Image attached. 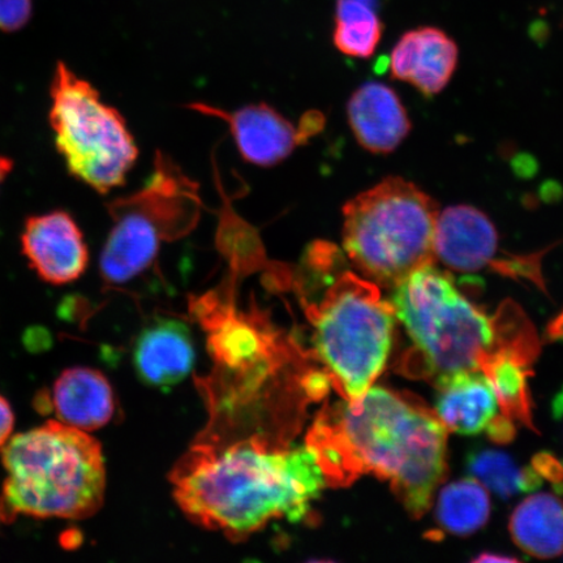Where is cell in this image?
Returning <instances> with one entry per match:
<instances>
[{
	"label": "cell",
	"mask_w": 563,
	"mask_h": 563,
	"mask_svg": "<svg viewBox=\"0 0 563 563\" xmlns=\"http://www.w3.org/2000/svg\"><path fill=\"white\" fill-rule=\"evenodd\" d=\"M434 385L439 391L434 412L446 431L487 432L499 415L496 394L482 371L455 373Z\"/></svg>",
	"instance_id": "2e32d148"
},
{
	"label": "cell",
	"mask_w": 563,
	"mask_h": 563,
	"mask_svg": "<svg viewBox=\"0 0 563 563\" xmlns=\"http://www.w3.org/2000/svg\"><path fill=\"white\" fill-rule=\"evenodd\" d=\"M510 532L525 553L558 558L563 553V501L548 493L528 497L512 512Z\"/></svg>",
	"instance_id": "ac0fdd59"
},
{
	"label": "cell",
	"mask_w": 563,
	"mask_h": 563,
	"mask_svg": "<svg viewBox=\"0 0 563 563\" xmlns=\"http://www.w3.org/2000/svg\"><path fill=\"white\" fill-rule=\"evenodd\" d=\"M51 98L56 150L70 175L102 195L123 186L139 150L121 112L63 62L54 70Z\"/></svg>",
	"instance_id": "ba28073f"
},
{
	"label": "cell",
	"mask_w": 563,
	"mask_h": 563,
	"mask_svg": "<svg viewBox=\"0 0 563 563\" xmlns=\"http://www.w3.org/2000/svg\"><path fill=\"white\" fill-rule=\"evenodd\" d=\"M313 352L323 375L343 399L356 400L382 375L389 357L397 316L378 285L341 273L320 301L306 307Z\"/></svg>",
	"instance_id": "8992f818"
},
{
	"label": "cell",
	"mask_w": 563,
	"mask_h": 563,
	"mask_svg": "<svg viewBox=\"0 0 563 563\" xmlns=\"http://www.w3.org/2000/svg\"><path fill=\"white\" fill-rule=\"evenodd\" d=\"M53 408L63 424L84 432L97 431L114 417V391L101 372L69 368L56 379Z\"/></svg>",
	"instance_id": "e0dca14e"
},
{
	"label": "cell",
	"mask_w": 563,
	"mask_h": 563,
	"mask_svg": "<svg viewBox=\"0 0 563 563\" xmlns=\"http://www.w3.org/2000/svg\"><path fill=\"white\" fill-rule=\"evenodd\" d=\"M195 355L188 327L180 321L161 319L140 333L133 351V363L144 384L170 387L189 375Z\"/></svg>",
	"instance_id": "9a60e30c"
},
{
	"label": "cell",
	"mask_w": 563,
	"mask_h": 563,
	"mask_svg": "<svg viewBox=\"0 0 563 563\" xmlns=\"http://www.w3.org/2000/svg\"><path fill=\"white\" fill-rule=\"evenodd\" d=\"M378 0H336L334 45L354 58H369L382 41Z\"/></svg>",
	"instance_id": "d6986e66"
},
{
	"label": "cell",
	"mask_w": 563,
	"mask_h": 563,
	"mask_svg": "<svg viewBox=\"0 0 563 563\" xmlns=\"http://www.w3.org/2000/svg\"><path fill=\"white\" fill-rule=\"evenodd\" d=\"M530 363L522 358L498 355L484 365L482 372L489 379L496 394L499 410L512 421L533 428L531 397L527 377L530 376Z\"/></svg>",
	"instance_id": "44dd1931"
},
{
	"label": "cell",
	"mask_w": 563,
	"mask_h": 563,
	"mask_svg": "<svg viewBox=\"0 0 563 563\" xmlns=\"http://www.w3.org/2000/svg\"><path fill=\"white\" fill-rule=\"evenodd\" d=\"M438 202L398 176L358 194L343 208V249L373 284L396 287L433 265Z\"/></svg>",
	"instance_id": "5b68a950"
},
{
	"label": "cell",
	"mask_w": 563,
	"mask_h": 563,
	"mask_svg": "<svg viewBox=\"0 0 563 563\" xmlns=\"http://www.w3.org/2000/svg\"><path fill=\"white\" fill-rule=\"evenodd\" d=\"M21 250L37 276L52 285L79 279L89 264L82 231L65 210L27 218L21 232Z\"/></svg>",
	"instance_id": "30bf717a"
},
{
	"label": "cell",
	"mask_w": 563,
	"mask_h": 563,
	"mask_svg": "<svg viewBox=\"0 0 563 563\" xmlns=\"http://www.w3.org/2000/svg\"><path fill=\"white\" fill-rule=\"evenodd\" d=\"M498 235L483 211L468 206L450 207L439 214L434 257L449 271L476 273L495 269Z\"/></svg>",
	"instance_id": "7c38bea8"
},
{
	"label": "cell",
	"mask_w": 563,
	"mask_h": 563,
	"mask_svg": "<svg viewBox=\"0 0 563 563\" xmlns=\"http://www.w3.org/2000/svg\"><path fill=\"white\" fill-rule=\"evenodd\" d=\"M306 448L327 487H349L373 474L390 483L413 518L431 508L446 474V428L438 415L418 397L384 387L323 407Z\"/></svg>",
	"instance_id": "6da1fadb"
},
{
	"label": "cell",
	"mask_w": 563,
	"mask_h": 563,
	"mask_svg": "<svg viewBox=\"0 0 563 563\" xmlns=\"http://www.w3.org/2000/svg\"><path fill=\"white\" fill-rule=\"evenodd\" d=\"M196 314L208 329L210 350L218 363L231 369H249L271 362L273 336L251 314L238 312L210 292L195 302Z\"/></svg>",
	"instance_id": "8fae6325"
},
{
	"label": "cell",
	"mask_w": 563,
	"mask_h": 563,
	"mask_svg": "<svg viewBox=\"0 0 563 563\" xmlns=\"http://www.w3.org/2000/svg\"><path fill=\"white\" fill-rule=\"evenodd\" d=\"M13 426H15V415L7 399L0 396V448L10 440Z\"/></svg>",
	"instance_id": "d4e9b609"
},
{
	"label": "cell",
	"mask_w": 563,
	"mask_h": 563,
	"mask_svg": "<svg viewBox=\"0 0 563 563\" xmlns=\"http://www.w3.org/2000/svg\"><path fill=\"white\" fill-rule=\"evenodd\" d=\"M517 559L508 558V555H498L485 553L478 555L475 562H517Z\"/></svg>",
	"instance_id": "4316f807"
},
{
	"label": "cell",
	"mask_w": 563,
	"mask_h": 563,
	"mask_svg": "<svg viewBox=\"0 0 563 563\" xmlns=\"http://www.w3.org/2000/svg\"><path fill=\"white\" fill-rule=\"evenodd\" d=\"M5 481L0 519H87L102 508L106 468L100 442L51 420L2 448Z\"/></svg>",
	"instance_id": "277c9868"
},
{
	"label": "cell",
	"mask_w": 563,
	"mask_h": 563,
	"mask_svg": "<svg viewBox=\"0 0 563 563\" xmlns=\"http://www.w3.org/2000/svg\"><path fill=\"white\" fill-rule=\"evenodd\" d=\"M435 516L448 532L467 537L488 522L490 501L487 492L473 478L449 484L441 492Z\"/></svg>",
	"instance_id": "ffe728a7"
},
{
	"label": "cell",
	"mask_w": 563,
	"mask_h": 563,
	"mask_svg": "<svg viewBox=\"0 0 563 563\" xmlns=\"http://www.w3.org/2000/svg\"><path fill=\"white\" fill-rule=\"evenodd\" d=\"M394 288V311L412 343L399 362L407 377L438 384L455 373L482 371L498 355L530 364L538 355L537 335L516 302H504L489 316L434 265L421 267Z\"/></svg>",
	"instance_id": "3957f363"
},
{
	"label": "cell",
	"mask_w": 563,
	"mask_h": 563,
	"mask_svg": "<svg viewBox=\"0 0 563 563\" xmlns=\"http://www.w3.org/2000/svg\"><path fill=\"white\" fill-rule=\"evenodd\" d=\"M189 109L227 122L243 159L260 167L280 164L325 124L321 112L316 111L308 112L295 124L266 103L249 104L235 111L206 103H192Z\"/></svg>",
	"instance_id": "9c48e42d"
},
{
	"label": "cell",
	"mask_w": 563,
	"mask_h": 563,
	"mask_svg": "<svg viewBox=\"0 0 563 563\" xmlns=\"http://www.w3.org/2000/svg\"><path fill=\"white\" fill-rule=\"evenodd\" d=\"M32 0H0V31L16 32L31 20Z\"/></svg>",
	"instance_id": "603a6c76"
},
{
	"label": "cell",
	"mask_w": 563,
	"mask_h": 563,
	"mask_svg": "<svg viewBox=\"0 0 563 563\" xmlns=\"http://www.w3.org/2000/svg\"><path fill=\"white\" fill-rule=\"evenodd\" d=\"M13 170V161L9 157L0 156V187H2L7 176Z\"/></svg>",
	"instance_id": "484cf974"
},
{
	"label": "cell",
	"mask_w": 563,
	"mask_h": 563,
	"mask_svg": "<svg viewBox=\"0 0 563 563\" xmlns=\"http://www.w3.org/2000/svg\"><path fill=\"white\" fill-rule=\"evenodd\" d=\"M532 466L541 477H547L555 484H563V463L553 456L541 454L534 457Z\"/></svg>",
	"instance_id": "cb8c5ba5"
},
{
	"label": "cell",
	"mask_w": 563,
	"mask_h": 563,
	"mask_svg": "<svg viewBox=\"0 0 563 563\" xmlns=\"http://www.w3.org/2000/svg\"><path fill=\"white\" fill-rule=\"evenodd\" d=\"M170 478L181 511L231 539L249 537L273 519L300 522L327 487L307 448H273L260 439L228 448L200 443Z\"/></svg>",
	"instance_id": "7a4b0ae2"
},
{
	"label": "cell",
	"mask_w": 563,
	"mask_h": 563,
	"mask_svg": "<svg viewBox=\"0 0 563 563\" xmlns=\"http://www.w3.org/2000/svg\"><path fill=\"white\" fill-rule=\"evenodd\" d=\"M453 38L433 26L407 32L394 46L390 73L394 79L411 84L426 96L439 95L452 79L457 65Z\"/></svg>",
	"instance_id": "4fadbf2b"
},
{
	"label": "cell",
	"mask_w": 563,
	"mask_h": 563,
	"mask_svg": "<svg viewBox=\"0 0 563 563\" xmlns=\"http://www.w3.org/2000/svg\"><path fill=\"white\" fill-rule=\"evenodd\" d=\"M468 470L483 487L505 499L537 490L543 483V477L533 466L520 468L511 456L496 450H481L471 454Z\"/></svg>",
	"instance_id": "7402d4cb"
},
{
	"label": "cell",
	"mask_w": 563,
	"mask_h": 563,
	"mask_svg": "<svg viewBox=\"0 0 563 563\" xmlns=\"http://www.w3.org/2000/svg\"><path fill=\"white\" fill-rule=\"evenodd\" d=\"M347 117L357 143L372 153L396 151L411 130L404 103L382 82L358 88L347 103Z\"/></svg>",
	"instance_id": "5bb4252c"
},
{
	"label": "cell",
	"mask_w": 563,
	"mask_h": 563,
	"mask_svg": "<svg viewBox=\"0 0 563 563\" xmlns=\"http://www.w3.org/2000/svg\"><path fill=\"white\" fill-rule=\"evenodd\" d=\"M112 224L100 258L101 276L122 285L156 260L162 244L196 228L201 199L196 183L162 154L143 189L109 203Z\"/></svg>",
	"instance_id": "52a82bcc"
}]
</instances>
